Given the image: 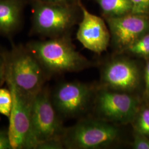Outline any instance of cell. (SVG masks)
I'll return each mask as SVG.
<instances>
[{
  "instance_id": "8",
  "label": "cell",
  "mask_w": 149,
  "mask_h": 149,
  "mask_svg": "<svg viewBox=\"0 0 149 149\" xmlns=\"http://www.w3.org/2000/svg\"><path fill=\"white\" fill-rule=\"evenodd\" d=\"M50 93L51 91L44 86L33 102L31 125L38 145L49 140L61 139L66 128L52 104Z\"/></svg>"
},
{
  "instance_id": "17",
  "label": "cell",
  "mask_w": 149,
  "mask_h": 149,
  "mask_svg": "<svg viewBox=\"0 0 149 149\" xmlns=\"http://www.w3.org/2000/svg\"><path fill=\"white\" fill-rule=\"evenodd\" d=\"M132 147L134 149H149V138L144 135L133 131Z\"/></svg>"
},
{
  "instance_id": "22",
  "label": "cell",
  "mask_w": 149,
  "mask_h": 149,
  "mask_svg": "<svg viewBox=\"0 0 149 149\" xmlns=\"http://www.w3.org/2000/svg\"><path fill=\"white\" fill-rule=\"evenodd\" d=\"M5 60L2 52L0 50V86L5 82Z\"/></svg>"
},
{
  "instance_id": "9",
  "label": "cell",
  "mask_w": 149,
  "mask_h": 149,
  "mask_svg": "<svg viewBox=\"0 0 149 149\" xmlns=\"http://www.w3.org/2000/svg\"><path fill=\"white\" fill-rule=\"evenodd\" d=\"M141 81L135 61L124 56H116L102 68L99 86L112 90L136 93Z\"/></svg>"
},
{
  "instance_id": "6",
  "label": "cell",
  "mask_w": 149,
  "mask_h": 149,
  "mask_svg": "<svg viewBox=\"0 0 149 149\" xmlns=\"http://www.w3.org/2000/svg\"><path fill=\"white\" fill-rule=\"evenodd\" d=\"M143 101L136 93L96 88L93 102L95 117L117 125L131 124Z\"/></svg>"
},
{
  "instance_id": "10",
  "label": "cell",
  "mask_w": 149,
  "mask_h": 149,
  "mask_svg": "<svg viewBox=\"0 0 149 149\" xmlns=\"http://www.w3.org/2000/svg\"><path fill=\"white\" fill-rule=\"evenodd\" d=\"M104 18L111 34V42L118 54L124 53L130 45L149 32V17L146 15L129 13Z\"/></svg>"
},
{
  "instance_id": "1",
  "label": "cell",
  "mask_w": 149,
  "mask_h": 149,
  "mask_svg": "<svg viewBox=\"0 0 149 149\" xmlns=\"http://www.w3.org/2000/svg\"><path fill=\"white\" fill-rule=\"evenodd\" d=\"M26 45L38 59L47 77L78 72L93 65L76 50L69 34L45 40H31Z\"/></svg>"
},
{
  "instance_id": "20",
  "label": "cell",
  "mask_w": 149,
  "mask_h": 149,
  "mask_svg": "<svg viewBox=\"0 0 149 149\" xmlns=\"http://www.w3.org/2000/svg\"><path fill=\"white\" fill-rule=\"evenodd\" d=\"M0 149H13L8 129H0Z\"/></svg>"
},
{
  "instance_id": "23",
  "label": "cell",
  "mask_w": 149,
  "mask_h": 149,
  "mask_svg": "<svg viewBox=\"0 0 149 149\" xmlns=\"http://www.w3.org/2000/svg\"><path fill=\"white\" fill-rule=\"evenodd\" d=\"M31 1V0H28ZM45 2L54 3H61V4H76L77 0H38Z\"/></svg>"
},
{
  "instance_id": "13",
  "label": "cell",
  "mask_w": 149,
  "mask_h": 149,
  "mask_svg": "<svg viewBox=\"0 0 149 149\" xmlns=\"http://www.w3.org/2000/svg\"><path fill=\"white\" fill-rule=\"evenodd\" d=\"M104 18L118 17L132 13L130 0H95Z\"/></svg>"
},
{
  "instance_id": "12",
  "label": "cell",
  "mask_w": 149,
  "mask_h": 149,
  "mask_svg": "<svg viewBox=\"0 0 149 149\" xmlns=\"http://www.w3.org/2000/svg\"><path fill=\"white\" fill-rule=\"evenodd\" d=\"M28 0H0V36L12 37L22 29Z\"/></svg>"
},
{
  "instance_id": "16",
  "label": "cell",
  "mask_w": 149,
  "mask_h": 149,
  "mask_svg": "<svg viewBox=\"0 0 149 149\" xmlns=\"http://www.w3.org/2000/svg\"><path fill=\"white\" fill-rule=\"evenodd\" d=\"M12 106V98L8 88H0V114L9 118Z\"/></svg>"
},
{
  "instance_id": "7",
  "label": "cell",
  "mask_w": 149,
  "mask_h": 149,
  "mask_svg": "<svg viewBox=\"0 0 149 149\" xmlns=\"http://www.w3.org/2000/svg\"><path fill=\"white\" fill-rule=\"evenodd\" d=\"M96 88L79 81L60 83L51 91V100L61 119L77 117L93 104Z\"/></svg>"
},
{
  "instance_id": "3",
  "label": "cell",
  "mask_w": 149,
  "mask_h": 149,
  "mask_svg": "<svg viewBox=\"0 0 149 149\" xmlns=\"http://www.w3.org/2000/svg\"><path fill=\"white\" fill-rule=\"evenodd\" d=\"M6 64V72L11 76L22 91L35 96L44 87L48 78L42 65L27 48L12 43L11 49L2 50Z\"/></svg>"
},
{
  "instance_id": "5",
  "label": "cell",
  "mask_w": 149,
  "mask_h": 149,
  "mask_svg": "<svg viewBox=\"0 0 149 149\" xmlns=\"http://www.w3.org/2000/svg\"><path fill=\"white\" fill-rule=\"evenodd\" d=\"M5 82L12 98L8 128L13 149H37L38 143L32 130L31 116L35 96L20 90L11 76L6 72Z\"/></svg>"
},
{
  "instance_id": "2",
  "label": "cell",
  "mask_w": 149,
  "mask_h": 149,
  "mask_svg": "<svg viewBox=\"0 0 149 149\" xmlns=\"http://www.w3.org/2000/svg\"><path fill=\"white\" fill-rule=\"evenodd\" d=\"M122 136L120 126L94 117L65 128L61 140L64 149H106L119 143Z\"/></svg>"
},
{
  "instance_id": "14",
  "label": "cell",
  "mask_w": 149,
  "mask_h": 149,
  "mask_svg": "<svg viewBox=\"0 0 149 149\" xmlns=\"http://www.w3.org/2000/svg\"><path fill=\"white\" fill-rule=\"evenodd\" d=\"M133 131L149 138V102L143 99L138 112L130 124Z\"/></svg>"
},
{
  "instance_id": "11",
  "label": "cell",
  "mask_w": 149,
  "mask_h": 149,
  "mask_svg": "<svg viewBox=\"0 0 149 149\" xmlns=\"http://www.w3.org/2000/svg\"><path fill=\"white\" fill-rule=\"evenodd\" d=\"M77 5L82 15L76 34L77 40L87 49L98 54L102 53L111 43L107 24L101 17L88 11L79 0Z\"/></svg>"
},
{
  "instance_id": "15",
  "label": "cell",
  "mask_w": 149,
  "mask_h": 149,
  "mask_svg": "<svg viewBox=\"0 0 149 149\" xmlns=\"http://www.w3.org/2000/svg\"><path fill=\"white\" fill-rule=\"evenodd\" d=\"M125 53L145 59L149 58V32L130 45L123 54Z\"/></svg>"
},
{
  "instance_id": "19",
  "label": "cell",
  "mask_w": 149,
  "mask_h": 149,
  "mask_svg": "<svg viewBox=\"0 0 149 149\" xmlns=\"http://www.w3.org/2000/svg\"><path fill=\"white\" fill-rule=\"evenodd\" d=\"M64 149L61 139H56L42 142L38 145L37 149Z\"/></svg>"
},
{
  "instance_id": "18",
  "label": "cell",
  "mask_w": 149,
  "mask_h": 149,
  "mask_svg": "<svg viewBox=\"0 0 149 149\" xmlns=\"http://www.w3.org/2000/svg\"><path fill=\"white\" fill-rule=\"evenodd\" d=\"M132 3V13L137 15H146L149 12V0H130Z\"/></svg>"
},
{
  "instance_id": "21",
  "label": "cell",
  "mask_w": 149,
  "mask_h": 149,
  "mask_svg": "<svg viewBox=\"0 0 149 149\" xmlns=\"http://www.w3.org/2000/svg\"><path fill=\"white\" fill-rule=\"evenodd\" d=\"M145 65L144 68L143 81H144V92L143 99L147 98L149 96V58L145 59Z\"/></svg>"
},
{
  "instance_id": "4",
  "label": "cell",
  "mask_w": 149,
  "mask_h": 149,
  "mask_svg": "<svg viewBox=\"0 0 149 149\" xmlns=\"http://www.w3.org/2000/svg\"><path fill=\"white\" fill-rule=\"evenodd\" d=\"M32 5L31 34L53 38L69 34L77 21L76 4L29 1Z\"/></svg>"
},
{
  "instance_id": "24",
  "label": "cell",
  "mask_w": 149,
  "mask_h": 149,
  "mask_svg": "<svg viewBox=\"0 0 149 149\" xmlns=\"http://www.w3.org/2000/svg\"><path fill=\"white\" fill-rule=\"evenodd\" d=\"M144 100H146V101H147L149 102V96L147 98H146V99H144Z\"/></svg>"
}]
</instances>
